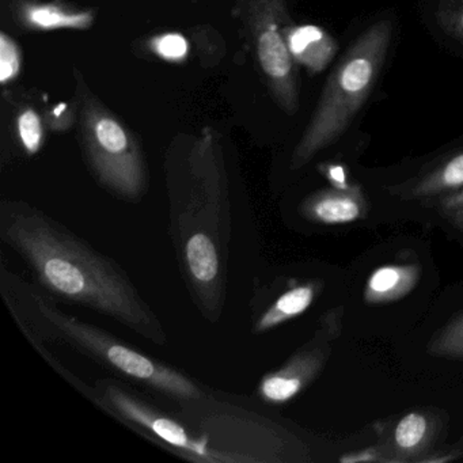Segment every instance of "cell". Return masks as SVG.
I'll return each instance as SVG.
<instances>
[{"label":"cell","instance_id":"1","mask_svg":"<svg viewBox=\"0 0 463 463\" xmlns=\"http://www.w3.org/2000/svg\"><path fill=\"white\" fill-rule=\"evenodd\" d=\"M0 240L53 299L104 314L140 337L166 345L164 324L126 270L44 211L25 202L2 203Z\"/></svg>","mask_w":463,"mask_h":463},{"label":"cell","instance_id":"2","mask_svg":"<svg viewBox=\"0 0 463 463\" xmlns=\"http://www.w3.org/2000/svg\"><path fill=\"white\" fill-rule=\"evenodd\" d=\"M170 235L184 281L205 319L218 322L226 303L232 213L216 165L192 161L185 180H169Z\"/></svg>","mask_w":463,"mask_h":463},{"label":"cell","instance_id":"3","mask_svg":"<svg viewBox=\"0 0 463 463\" xmlns=\"http://www.w3.org/2000/svg\"><path fill=\"white\" fill-rule=\"evenodd\" d=\"M2 294L10 313L34 346L59 341L77 349L118 375L131 379L183 406L208 400L199 383L78 317L64 313L44 289H37L2 267Z\"/></svg>","mask_w":463,"mask_h":463},{"label":"cell","instance_id":"4","mask_svg":"<svg viewBox=\"0 0 463 463\" xmlns=\"http://www.w3.org/2000/svg\"><path fill=\"white\" fill-rule=\"evenodd\" d=\"M392 39V23L382 20L352 43L325 85L316 113L292 156V169L305 166L345 134L375 89Z\"/></svg>","mask_w":463,"mask_h":463},{"label":"cell","instance_id":"5","mask_svg":"<svg viewBox=\"0 0 463 463\" xmlns=\"http://www.w3.org/2000/svg\"><path fill=\"white\" fill-rule=\"evenodd\" d=\"M91 402L143 438L192 462H232L207 436L189 428L184 420L164 413L115 379H99Z\"/></svg>","mask_w":463,"mask_h":463},{"label":"cell","instance_id":"6","mask_svg":"<svg viewBox=\"0 0 463 463\" xmlns=\"http://www.w3.org/2000/svg\"><path fill=\"white\" fill-rule=\"evenodd\" d=\"M88 156L97 180L118 199L135 203L147 191L145 164L126 129L107 116L86 132Z\"/></svg>","mask_w":463,"mask_h":463},{"label":"cell","instance_id":"7","mask_svg":"<svg viewBox=\"0 0 463 463\" xmlns=\"http://www.w3.org/2000/svg\"><path fill=\"white\" fill-rule=\"evenodd\" d=\"M344 307L332 308L319 318L313 338L298 349L280 368L265 373L257 395L268 405H283L305 392L324 370L343 330Z\"/></svg>","mask_w":463,"mask_h":463},{"label":"cell","instance_id":"8","mask_svg":"<svg viewBox=\"0 0 463 463\" xmlns=\"http://www.w3.org/2000/svg\"><path fill=\"white\" fill-rule=\"evenodd\" d=\"M280 9L281 0H278L273 14H270L257 36V52L262 70L272 82L281 105L289 112H294L297 108L294 61L276 24V13Z\"/></svg>","mask_w":463,"mask_h":463},{"label":"cell","instance_id":"9","mask_svg":"<svg viewBox=\"0 0 463 463\" xmlns=\"http://www.w3.org/2000/svg\"><path fill=\"white\" fill-rule=\"evenodd\" d=\"M300 213L313 223L344 226L364 219L368 213V202L359 185H333L305 199L300 205Z\"/></svg>","mask_w":463,"mask_h":463},{"label":"cell","instance_id":"10","mask_svg":"<svg viewBox=\"0 0 463 463\" xmlns=\"http://www.w3.org/2000/svg\"><path fill=\"white\" fill-rule=\"evenodd\" d=\"M322 291L321 281H306L286 289L254 318L251 333L262 335L302 316Z\"/></svg>","mask_w":463,"mask_h":463},{"label":"cell","instance_id":"11","mask_svg":"<svg viewBox=\"0 0 463 463\" xmlns=\"http://www.w3.org/2000/svg\"><path fill=\"white\" fill-rule=\"evenodd\" d=\"M417 264H386L376 268L365 281L363 298L368 305L397 302L411 294L420 281Z\"/></svg>","mask_w":463,"mask_h":463},{"label":"cell","instance_id":"12","mask_svg":"<svg viewBox=\"0 0 463 463\" xmlns=\"http://www.w3.org/2000/svg\"><path fill=\"white\" fill-rule=\"evenodd\" d=\"M289 52L313 71H322L337 51L335 40L317 26H299L287 36Z\"/></svg>","mask_w":463,"mask_h":463},{"label":"cell","instance_id":"13","mask_svg":"<svg viewBox=\"0 0 463 463\" xmlns=\"http://www.w3.org/2000/svg\"><path fill=\"white\" fill-rule=\"evenodd\" d=\"M463 186V151L449 156L411 185L409 196L416 199L443 196Z\"/></svg>","mask_w":463,"mask_h":463},{"label":"cell","instance_id":"14","mask_svg":"<svg viewBox=\"0 0 463 463\" xmlns=\"http://www.w3.org/2000/svg\"><path fill=\"white\" fill-rule=\"evenodd\" d=\"M433 435V425L430 417L422 411H409L401 417L392 430V446L402 459H411L424 451Z\"/></svg>","mask_w":463,"mask_h":463},{"label":"cell","instance_id":"15","mask_svg":"<svg viewBox=\"0 0 463 463\" xmlns=\"http://www.w3.org/2000/svg\"><path fill=\"white\" fill-rule=\"evenodd\" d=\"M430 354L447 359H463V314L452 319L430 340Z\"/></svg>","mask_w":463,"mask_h":463},{"label":"cell","instance_id":"16","mask_svg":"<svg viewBox=\"0 0 463 463\" xmlns=\"http://www.w3.org/2000/svg\"><path fill=\"white\" fill-rule=\"evenodd\" d=\"M28 18L33 25L44 29L86 28L91 23L89 13L71 14L55 7H34L29 10Z\"/></svg>","mask_w":463,"mask_h":463},{"label":"cell","instance_id":"17","mask_svg":"<svg viewBox=\"0 0 463 463\" xmlns=\"http://www.w3.org/2000/svg\"><path fill=\"white\" fill-rule=\"evenodd\" d=\"M436 18L449 36L463 43V0H439Z\"/></svg>","mask_w":463,"mask_h":463},{"label":"cell","instance_id":"18","mask_svg":"<svg viewBox=\"0 0 463 463\" xmlns=\"http://www.w3.org/2000/svg\"><path fill=\"white\" fill-rule=\"evenodd\" d=\"M21 142L29 154H36L43 145L42 120L34 110H26L18 120Z\"/></svg>","mask_w":463,"mask_h":463},{"label":"cell","instance_id":"19","mask_svg":"<svg viewBox=\"0 0 463 463\" xmlns=\"http://www.w3.org/2000/svg\"><path fill=\"white\" fill-rule=\"evenodd\" d=\"M20 52L12 40L7 39L6 34L0 36V80L7 83L14 80L20 72Z\"/></svg>","mask_w":463,"mask_h":463},{"label":"cell","instance_id":"20","mask_svg":"<svg viewBox=\"0 0 463 463\" xmlns=\"http://www.w3.org/2000/svg\"><path fill=\"white\" fill-rule=\"evenodd\" d=\"M156 52L161 58L167 61H181L188 52V43L180 34L170 33L159 37L154 44Z\"/></svg>","mask_w":463,"mask_h":463},{"label":"cell","instance_id":"21","mask_svg":"<svg viewBox=\"0 0 463 463\" xmlns=\"http://www.w3.org/2000/svg\"><path fill=\"white\" fill-rule=\"evenodd\" d=\"M441 213L455 227L463 230V186L457 191L443 194L439 202Z\"/></svg>","mask_w":463,"mask_h":463},{"label":"cell","instance_id":"22","mask_svg":"<svg viewBox=\"0 0 463 463\" xmlns=\"http://www.w3.org/2000/svg\"><path fill=\"white\" fill-rule=\"evenodd\" d=\"M327 175H329L330 180L335 183V186H346L349 185L346 183L345 175H344V170L341 167L332 166L327 170Z\"/></svg>","mask_w":463,"mask_h":463}]
</instances>
